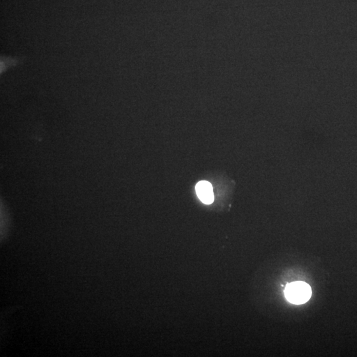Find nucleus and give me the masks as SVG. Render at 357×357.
<instances>
[{"label": "nucleus", "instance_id": "f257e3e1", "mask_svg": "<svg viewBox=\"0 0 357 357\" xmlns=\"http://www.w3.org/2000/svg\"><path fill=\"white\" fill-rule=\"evenodd\" d=\"M285 296L288 301L294 305H303L310 300L312 289L305 282H294L287 285L285 289Z\"/></svg>", "mask_w": 357, "mask_h": 357}, {"label": "nucleus", "instance_id": "f03ea898", "mask_svg": "<svg viewBox=\"0 0 357 357\" xmlns=\"http://www.w3.org/2000/svg\"><path fill=\"white\" fill-rule=\"evenodd\" d=\"M196 193L198 197L204 204L213 203L214 200L213 186L208 181L199 182L196 185Z\"/></svg>", "mask_w": 357, "mask_h": 357}]
</instances>
